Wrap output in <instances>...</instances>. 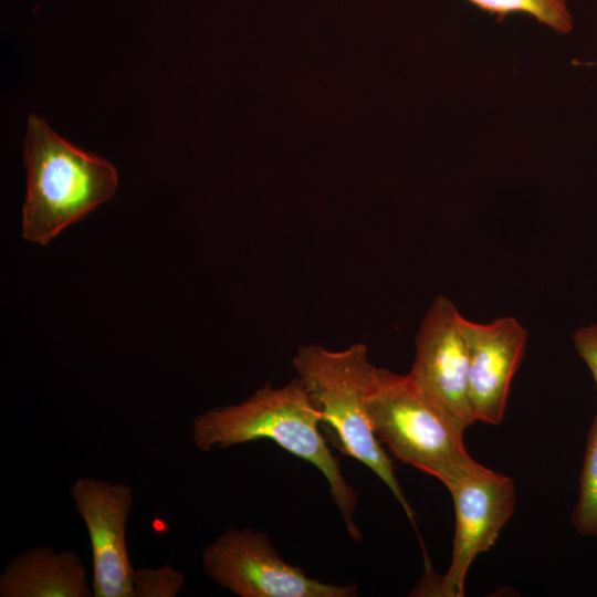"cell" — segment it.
Masks as SVG:
<instances>
[{
    "instance_id": "cell-14",
    "label": "cell",
    "mask_w": 597,
    "mask_h": 597,
    "mask_svg": "<svg viewBox=\"0 0 597 597\" xmlns=\"http://www.w3.org/2000/svg\"><path fill=\"white\" fill-rule=\"evenodd\" d=\"M573 343L577 354L588 367L597 388V324L576 328Z\"/></svg>"
},
{
    "instance_id": "cell-13",
    "label": "cell",
    "mask_w": 597,
    "mask_h": 597,
    "mask_svg": "<svg viewBox=\"0 0 597 597\" xmlns=\"http://www.w3.org/2000/svg\"><path fill=\"white\" fill-rule=\"evenodd\" d=\"M184 583L182 573L170 565L144 567L134 573V588L138 597H175Z\"/></svg>"
},
{
    "instance_id": "cell-9",
    "label": "cell",
    "mask_w": 597,
    "mask_h": 597,
    "mask_svg": "<svg viewBox=\"0 0 597 597\" xmlns=\"http://www.w3.org/2000/svg\"><path fill=\"white\" fill-rule=\"evenodd\" d=\"M462 329L468 347V395L473 418L499 425L524 355L527 332L513 316L486 324L462 317Z\"/></svg>"
},
{
    "instance_id": "cell-12",
    "label": "cell",
    "mask_w": 597,
    "mask_h": 597,
    "mask_svg": "<svg viewBox=\"0 0 597 597\" xmlns=\"http://www.w3.org/2000/svg\"><path fill=\"white\" fill-rule=\"evenodd\" d=\"M570 522L580 535L597 536V415L587 434L578 499Z\"/></svg>"
},
{
    "instance_id": "cell-3",
    "label": "cell",
    "mask_w": 597,
    "mask_h": 597,
    "mask_svg": "<svg viewBox=\"0 0 597 597\" xmlns=\"http://www.w3.org/2000/svg\"><path fill=\"white\" fill-rule=\"evenodd\" d=\"M292 366L320 410L321 423L334 446L371 470L413 523V512L369 418L367 399L377 367L368 358V347L356 343L329 350L318 344L303 345Z\"/></svg>"
},
{
    "instance_id": "cell-1",
    "label": "cell",
    "mask_w": 597,
    "mask_h": 597,
    "mask_svg": "<svg viewBox=\"0 0 597 597\" xmlns=\"http://www.w3.org/2000/svg\"><path fill=\"white\" fill-rule=\"evenodd\" d=\"M320 425V410L301 379L294 378L277 388L268 383L241 404L216 407L197 415L192 421V439L202 452L270 439L311 463L326 479L348 534L360 542L363 536L354 521L358 496L345 480Z\"/></svg>"
},
{
    "instance_id": "cell-8",
    "label": "cell",
    "mask_w": 597,
    "mask_h": 597,
    "mask_svg": "<svg viewBox=\"0 0 597 597\" xmlns=\"http://www.w3.org/2000/svg\"><path fill=\"white\" fill-rule=\"evenodd\" d=\"M71 495L90 536L94 597H135V569L126 546L132 488L84 476L72 485Z\"/></svg>"
},
{
    "instance_id": "cell-7",
    "label": "cell",
    "mask_w": 597,
    "mask_h": 597,
    "mask_svg": "<svg viewBox=\"0 0 597 597\" xmlns=\"http://www.w3.org/2000/svg\"><path fill=\"white\" fill-rule=\"evenodd\" d=\"M448 490L454 505L455 530L451 563L440 579L439 591L461 597L472 562L495 544L513 515L515 485L510 476L476 463Z\"/></svg>"
},
{
    "instance_id": "cell-4",
    "label": "cell",
    "mask_w": 597,
    "mask_h": 597,
    "mask_svg": "<svg viewBox=\"0 0 597 597\" xmlns=\"http://www.w3.org/2000/svg\"><path fill=\"white\" fill-rule=\"evenodd\" d=\"M367 408L375 434L395 458L447 489L478 463L463 433L408 374L377 367Z\"/></svg>"
},
{
    "instance_id": "cell-10",
    "label": "cell",
    "mask_w": 597,
    "mask_h": 597,
    "mask_svg": "<svg viewBox=\"0 0 597 597\" xmlns=\"http://www.w3.org/2000/svg\"><path fill=\"white\" fill-rule=\"evenodd\" d=\"M86 569L70 549L28 548L13 557L0 576L1 597H91Z\"/></svg>"
},
{
    "instance_id": "cell-5",
    "label": "cell",
    "mask_w": 597,
    "mask_h": 597,
    "mask_svg": "<svg viewBox=\"0 0 597 597\" xmlns=\"http://www.w3.org/2000/svg\"><path fill=\"white\" fill-rule=\"evenodd\" d=\"M202 567L216 584L241 597H355V585L308 577L286 563L265 532L228 528L202 551Z\"/></svg>"
},
{
    "instance_id": "cell-6",
    "label": "cell",
    "mask_w": 597,
    "mask_h": 597,
    "mask_svg": "<svg viewBox=\"0 0 597 597\" xmlns=\"http://www.w3.org/2000/svg\"><path fill=\"white\" fill-rule=\"evenodd\" d=\"M462 315L444 295L427 310L408 375L463 433L475 422L468 395V347Z\"/></svg>"
},
{
    "instance_id": "cell-2",
    "label": "cell",
    "mask_w": 597,
    "mask_h": 597,
    "mask_svg": "<svg viewBox=\"0 0 597 597\" xmlns=\"http://www.w3.org/2000/svg\"><path fill=\"white\" fill-rule=\"evenodd\" d=\"M23 160L22 237L33 243H49L109 200L118 186L109 161L65 140L34 114L28 118Z\"/></svg>"
},
{
    "instance_id": "cell-11",
    "label": "cell",
    "mask_w": 597,
    "mask_h": 597,
    "mask_svg": "<svg viewBox=\"0 0 597 597\" xmlns=\"http://www.w3.org/2000/svg\"><path fill=\"white\" fill-rule=\"evenodd\" d=\"M471 4L495 15L498 21L507 15L522 13L532 17L558 34H568L574 21L566 0H467Z\"/></svg>"
}]
</instances>
